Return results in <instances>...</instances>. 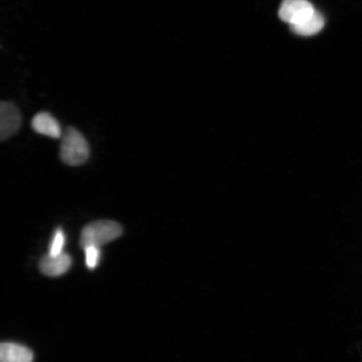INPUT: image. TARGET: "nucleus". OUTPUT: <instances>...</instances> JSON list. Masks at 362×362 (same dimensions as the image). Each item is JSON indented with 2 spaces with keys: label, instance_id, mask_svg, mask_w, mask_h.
I'll list each match as a JSON object with an SVG mask.
<instances>
[{
  "label": "nucleus",
  "instance_id": "5",
  "mask_svg": "<svg viewBox=\"0 0 362 362\" xmlns=\"http://www.w3.org/2000/svg\"><path fill=\"white\" fill-rule=\"evenodd\" d=\"M71 264V257L65 252L58 255H49L47 253L40 262V269L49 277H58L66 274Z\"/></svg>",
  "mask_w": 362,
  "mask_h": 362
},
{
  "label": "nucleus",
  "instance_id": "9",
  "mask_svg": "<svg viewBox=\"0 0 362 362\" xmlns=\"http://www.w3.org/2000/svg\"><path fill=\"white\" fill-rule=\"evenodd\" d=\"M66 237L64 232L60 228L56 230V232L54 233L51 244H49L48 255H58L64 252L63 249H64Z\"/></svg>",
  "mask_w": 362,
  "mask_h": 362
},
{
  "label": "nucleus",
  "instance_id": "2",
  "mask_svg": "<svg viewBox=\"0 0 362 362\" xmlns=\"http://www.w3.org/2000/svg\"><path fill=\"white\" fill-rule=\"evenodd\" d=\"M61 158L70 166H79L87 162L89 157V146L87 139L78 130L68 128L62 134Z\"/></svg>",
  "mask_w": 362,
  "mask_h": 362
},
{
  "label": "nucleus",
  "instance_id": "1",
  "mask_svg": "<svg viewBox=\"0 0 362 362\" xmlns=\"http://www.w3.org/2000/svg\"><path fill=\"white\" fill-rule=\"evenodd\" d=\"M122 233H123V228L115 221H93L84 226L81 230L80 246L83 248L90 246L101 247L119 238Z\"/></svg>",
  "mask_w": 362,
  "mask_h": 362
},
{
  "label": "nucleus",
  "instance_id": "10",
  "mask_svg": "<svg viewBox=\"0 0 362 362\" xmlns=\"http://www.w3.org/2000/svg\"><path fill=\"white\" fill-rule=\"evenodd\" d=\"M85 252V262L89 269H95L100 262V247L90 246L83 248Z\"/></svg>",
  "mask_w": 362,
  "mask_h": 362
},
{
  "label": "nucleus",
  "instance_id": "7",
  "mask_svg": "<svg viewBox=\"0 0 362 362\" xmlns=\"http://www.w3.org/2000/svg\"><path fill=\"white\" fill-rule=\"evenodd\" d=\"M34 354L29 348L16 343H2L0 347L1 362H33Z\"/></svg>",
  "mask_w": 362,
  "mask_h": 362
},
{
  "label": "nucleus",
  "instance_id": "6",
  "mask_svg": "<svg viewBox=\"0 0 362 362\" xmlns=\"http://www.w3.org/2000/svg\"><path fill=\"white\" fill-rule=\"evenodd\" d=\"M31 126L36 133L48 136L53 139L62 137L60 124L52 115L42 112L36 115L31 122Z\"/></svg>",
  "mask_w": 362,
  "mask_h": 362
},
{
  "label": "nucleus",
  "instance_id": "3",
  "mask_svg": "<svg viewBox=\"0 0 362 362\" xmlns=\"http://www.w3.org/2000/svg\"><path fill=\"white\" fill-rule=\"evenodd\" d=\"M315 11L313 4L308 0H284L279 8V16L280 20L291 26L309 19Z\"/></svg>",
  "mask_w": 362,
  "mask_h": 362
},
{
  "label": "nucleus",
  "instance_id": "8",
  "mask_svg": "<svg viewBox=\"0 0 362 362\" xmlns=\"http://www.w3.org/2000/svg\"><path fill=\"white\" fill-rule=\"evenodd\" d=\"M325 26V18L322 13L315 11L309 19L300 23V24L291 25L293 33L301 36H312L320 33Z\"/></svg>",
  "mask_w": 362,
  "mask_h": 362
},
{
  "label": "nucleus",
  "instance_id": "4",
  "mask_svg": "<svg viewBox=\"0 0 362 362\" xmlns=\"http://www.w3.org/2000/svg\"><path fill=\"white\" fill-rule=\"evenodd\" d=\"M21 125V115L16 105L8 102L0 104V140L6 139L15 135Z\"/></svg>",
  "mask_w": 362,
  "mask_h": 362
}]
</instances>
